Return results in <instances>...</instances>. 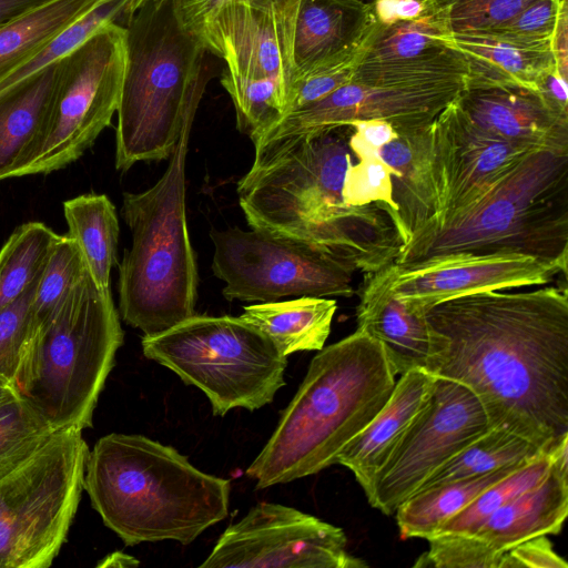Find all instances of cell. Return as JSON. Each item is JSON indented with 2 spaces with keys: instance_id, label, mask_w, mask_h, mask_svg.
Listing matches in <instances>:
<instances>
[{
  "instance_id": "20",
  "label": "cell",
  "mask_w": 568,
  "mask_h": 568,
  "mask_svg": "<svg viewBox=\"0 0 568 568\" xmlns=\"http://www.w3.org/2000/svg\"><path fill=\"white\" fill-rule=\"evenodd\" d=\"M456 102L474 123L503 140L534 150H568V119L532 89L465 80Z\"/></svg>"
},
{
  "instance_id": "26",
  "label": "cell",
  "mask_w": 568,
  "mask_h": 568,
  "mask_svg": "<svg viewBox=\"0 0 568 568\" xmlns=\"http://www.w3.org/2000/svg\"><path fill=\"white\" fill-rule=\"evenodd\" d=\"M465 58V80L520 85L536 91L540 77L555 65L548 43H523L487 33L444 34Z\"/></svg>"
},
{
  "instance_id": "14",
  "label": "cell",
  "mask_w": 568,
  "mask_h": 568,
  "mask_svg": "<svg viewBox=\"0 0 568 568\" xmlns=\"http://www.w3.org/2000/svg\"><path fill=\"white\" fill-rule=\"evenodd\" d=\"M339 527L296 508L262 501L217 539L201 568H363Z\"/></svg>"
},
{
  "instance_id": "3",
  "label": "cell",
  "mask_w": 568,
  "mask_h": 568,
  "mask_svg": "<svg viewBox=\"0 0 568 568\" xmlns=\"http://www.w3.org/2000/svg\"><path fill=\"white\" fill-rule=\"evenodd\" d=\"M395 376L382 344L358 328L323 347L245 475L264 489L336 464L388 400Z\"/></svg>"
},
{
  "instance_id": "42",
  "label": "cell",
  "mask_w": 568,
  "mask_h": 568,
  "mask_svg": "<svg viewBox=\"0 0 568 568\" xmlns=\"http://www.w3.org/2000/svg\"><path fill=\"white\" fill-rule=\"evenodd\" d=\"M567 568L546 536H537L510 548L503 556L501 568Z\"/></svg>"
},
{
  "instance_id": "50",
  "label": "cell",
  "mask_w": 568,
  "mask_h": 568,
  "mask_svg": "<svg viewBox=\"0 0 568 568\" xmlns=\"http://www.w3.org/2000/svg\"><path fill=\"white\" fill-rule=\"evenodd\" d=\"M16 395L17 393L11 382L6 377L0 376V404Z\"/></svg>"
},
{
  "instance_id": "4",
  "label": "cell",
  "mask_w": 568,
  "mask_h": 568,
  "mask_svg": "<svg viewBox=\"0 0 568 568\" xmlns=\"http://www.w3.org/2000/svg\"><path fill=\"white\" fill-rule=\"evenodd\" d=\"M83 489L126 546L187 545L226 518L231 484L197 469L172 446L112 433L89 450Z\"/></svg>"
},
{
  "instance_id": "38",
  "label": "cell",
  "mask_w": 568,
  "mask_h": 568,
  "mask_svg": "<svg viewBox=\"0 0 568 568\" xmlns=\"http://www.w3.org/2000/svg\"><path fill=\"white\" fill-rule=\"evenodd\" d=\"M429 548L414 567L501 568L503 556L475 535L447 534L427 539Z\"/></svg>"
},
{
  "instance_id": "2",
  "label": "cell",
  "mask_w": 568,
  "mask_h": 568,
  "mask_svg": "<svg viewBox=\"0 0 568 568\" xmlns=\"http://www.w3.org/2000/svg\"><path fill=\"white\" fill-rule=\"evenodd\" d=\"M352 131L342 125L255 146L236 191L252 229L303 242L351 273L369 274L394 263L404 241L385 206L344 200Z\"/></svg>"
},
{
  "instance_id": "34",
  "label": "cell",
  "mask_w": 568,
  "mask_h": 568,
  "mask_svg": "<svg viewBox=\"0 0 568 568\" xmlns=\"http://www.w3.org/2000/svg\"><path fill=\"white\" fill-rule=\"evenodd\" d=\"M24 398L16 395L0 404V477L37 453L55 432Z\"/></svg>"
},
{
  "instance_id": "40",
  "label": "cell",
  "mask_w": 568,
  "mask_h": 568,
  "mask_svg": "<svg viewBox=\"0 0 568 568\" xmlns=\"http://www.w3.org/2000/svg\"><path fill=\"white\" fill-rule=\"evenodd\" d=\"M561 2L562 0H536L498 28L477 33H487L523 43H548Z\"/></svg>"
},
{
  "instance_id": "23",
  "label": "cell",
  "mask_w": 568,
  "mask_h": 568,
  "mask_svg": "<svg viewBox=\"0 0 568 568\" xmlns=\"http://www.w3.org/2000/svg\"><path fill=\"white\" fill-rule=\"evenodd\" d=\"M436 376L425 368L400 375L376 416L338 454L336 464L347 467L367 496L409 426L426 405Z\"/></svg>"
},
{
  "instance_id": "22",
  "label": "cell",
  "mask_w": 568,
  "mask_h": 568,
  "mask_svg": "<svg viewBox=\"0 0 568 568\" xmlns=\"http://www.w3.org/2000/svg\"><path fill=\"white\" fill-rule=\"evenodd\" d=\"M568 436L554 449L548 474L499 507L474 534L504 555L537 536L556 535L568 514Z\"/></svg>"
},
{
  "instance_id": "48",
  "label": "cell",
  "mask_w": 568,
  "mask_h": 568,
  "mask_svg": "<svg viewBox=\"0 0 568 568\" xmlns=\"http://www.w3.org/2000/svg\"><path fill=\"white\" fill-rule=\"evenodd\" d=\"M50 0H0V24Z\"/></svg>"
},
{
  "instance_id": "47",
  "label": "cell",
  "mask_w": 568,
  "mask_h": 568,
  "mask_svg": "<svg viewBox=\"0 0 568 568\" xmlns=\"http://www.w3.org/2000/svg\"><path fill=\"white\" fill-rule=\"evenodd\" d=\"M254 3L275 12L286 36L293 42L295 20L300 0H252Z\"/></svg>"
},
{
  "instance_id": "36",
  "label": "cell",
  "mask_w": 568,
  "mask_h": 568,
  "mask_svg": "<svg viewBox=\"0 0 568 568\" xmlns=\"http://www.w3.org/2000/svg\"><path fill=\"white\" fill-rule=\"evenodd\" d=\"M428 14L446 34L498 28L536 0H423Z\"/></svg>"
},
{
  "instance_id": "18",
  "label": "cell",
  "mask_w": 568,
  "mask_h": 568,
  "mask_svg": "<svg viewBox=\"0 0 568 568\" xmlns=\"http://www.w3.org/2000/svg\"><path fill=\"white\" fill-rule=\"evenodd\" d=\"M444 34L426 13L393 24L377 21L352 81L394 87L465 80L467 62Z\"/></svg>"
},
{
  "instance_id": "9",
  "label": "cell",
  "mask_w": 568,
  "mask_h": 568,
  "mask_svg": "<svg viewBox=\"0 0 568 568\" xmlns=\"http://www.w3.org/2000/svg\"><path fill=\"white\" fill-rule=\"evenodd\" d=\"M142 351L202 390L215 416L234 408L260 409L285 385L287 356L240 316L194 314L164 332L144 335Z\"/></svg>"
},
{
  "instance_id": "11",
  "label": "cell",
  "mask_w": 568,
  "mask_h": 568,
  "mask_svg": "<svg viewBox=\"0 0 568 568\" xmlns=\"http://www.w3.org/2000/svg\"><path fill=\"white\" fill-rule=\"evenodd\" d=\"M126 65V31L98 29L60 60V74L40 146L21 176L49 174L75 162L111 124Z\"/></svg>"
},
{
  "instance_id": "19",
  "label": "cell",
  "mask_w": 568,
  "mask_h": 568,
  "mask_svg": "<svg viewBox=\"0 0 568 568\" xmlns=\"http://www.w3.org/2000/svg\"><path fill=\"white\" fill-rule=\"evenodd\" d=\"M200 39L226 63L223 73L246 81L293 83V42L275 12L252 0H225L206 21ZM287 103V102H286Z\"/></svg>"
},
{
  "instance_id": "27",
  "label": "cell",
  "mask_w": 568,
  "mask_h": 568,
  "mask_svg": "<svg viewBox=\"0 0 568 568\" xmlns=\"http://www.w3.org/2000/svg\"><path fill=\"white\" fill-rule=\"evenodd\" d=\"M337 308L333 298L300 296L245 306L240 315L264 332L281 353L321 351L331 333Z\"/></svg>"
},
{
  "instance_id": "35",
  "label": "cell",
  "mask_w": 568,
  "mask_h": 568,
  "mask_svg": "<svg viewBox=\"0 0 568 568\" xmlns=\"http://www.w3.org/2000/svg\"><path fill=\"white\" fill-rule=\"evenodd\" d=\"M87 272L84 257L75 241L68 234L59 235L37 284L30 331L57 310Z\"/></svg>"
},
{
  "instance_id": "44",
  "label": "cell",
  "mask_w": 568,
  "mask_h": 568,
  "mask_svg": "<svg viewBox=\"0 0 568 568\" xmlns=\"http://www.w3.org/2000/svg\"><path fill=\"white\" fill-rule=\"evenodd\" d=\"M225 0H174L176 18L181 26L200 38L206 21Z\"/></svg>"
},
{
  "instance_id": "24",
  "label": "cell",
  "mask_w": 568,
  "mask_h": 568,
  "mask_svg": "<svg viewBox=\"0 0 568 568\" xmlns=\"http://www.w3.org/2000/svg\"><path fill=\"white\" fill-rule=\"evenodd\" d=\"M60 60L0 91V181L21 176L40 146L58 85Z\"/></svg>"
},
{
  "instance_id": "37",
  "label": "cell",
  "mask_w": 568,
  "mask_h": 568,
  "mask_svg": "<svg viewBox=\"0 0 568 568\" xmlns=\"http://www.w3.org/2000/svg\"><path fill=\"white\" fill-rule=\"evenodd\" d=\"M357 162L346 172L343 196L348 205L377 203L392 214L402 237L400 224L393 201L392 175L387 166L371 151L354 150ZM403 240V239H402Z\"/></svg>"
},
{
  "instance_id": "12",
  "label": "cell",
  "mask_w": 568,
  "mask_h": 568,
  "mask_svg": "<svg viewBox=\"0 0 568 568\" xmlns=\"http://www.w3.org/2000/svg\"><path fill=\"white\" fill-rule=\"evenodd\" d=\"M212 271L229 301L275 302L284 297H351L352 274L343 265L291 237L262 230L212 229Z\"/></svg>"
},
{
  "instance_id": "46",
  "label": "cell",
  "mask_w": 568,
  "mask_h": 568,
  "mask_svg": "<svg viewBox=\"0 0 568 568\" xmlns=\"http://www.w3.org/2000/svg\"><path fill=\"white\" fill-rule=\"evenodd\" d=\"M550 49L557 70L568 78V0H562L550 38Z\"/></svg>"
},
{
  "instance_id": "28",
  "label": "cell",
  "mask_w": 568,
  "mask_h": 568,
  "mask_svg": "<svg viewBox=\"0 0 568 568\" xmlns=\"http://www.w3.org/2000/svg\"><path fill=\"white\" fill-rule=\"evenodd\" d=\"M104 0H50L0 24V82Z\"/></svg>"
},
{
  "instance_id": "25",
  "label": "cell",
  "mask_w": 568,
  "mask_h": 568,
  "mask_svg": "<svg viewBox=\"0 0 568 568\" xmlns=\"http://www.w3.org/2000/svg\"><path fill=\"white\" fill-rule=\"evenodd\" d=\"M359 288L357 328L382 344L394 373L426 368L429 332L425 313L410 310L389 292L365 283Z\"/></svg>"
},
{
  "instance_id": "5",
  "label": "cell",
  "mask_w": 568,
  "mask_h": 568,
  "mask_svg": "<svg viewBox=\"0 0 568 568\" xmlns=\"http://www.w3.org/2000/svg\"><path fill=\"white\" fill-rule=\"evenodd\" d=\"M126 65L115 130V168L170 159L194 119L206 48L179 22L174 0L150 1L124 24Z\"/></svg>"
},
{
  "instance_id": "41",
  "label": "cell",
  "mask_w": 568,
  "mask_h": 568,
  "mask_svg": "<svg viewBox=\"0 0 568 568\" xmlns=\"http://www.w3.org/2000/svg\"><path fill=\"white\" fill-rule=\"evenodd\" d=\"M364 50L351 59L325 65L295 79L288 93L285 115L298 108L325 98L351 82Z\"/></svg>"
},
{
  "instance_id": "1",
  "label": "cell",
  "mask_w": 568,
  "mask_h": 568,
  "mask_svg": "<svg viewBox=\"0 0 568 568\" xmlns=\"http://www.w3.org/2000/svg\"><path fill=\"white\" fill-rule=\"evenodd\" d=\"M426 371L466 385L490 425L552 450L568 436L567 286L480 291L425 311Z\"/></svg>"
},
{
  "instance_id": "45",
  "label": "cell",
  "mask_w": 568,
  "mask_h": 568,
  "mask_svg": "<svg viewBox=\"0 0 568 568\" xmlns=\"http://www.w3.org/2000/svg\"><path fill=\"white\" fill-rule=\"evenodd\" d=\"M372 7L376 20L382 24L415 20L425 10L423 0H375Z\"/></svg>"
},
{
  "instance_id": "30",
  "label": "cell",
  "mask_w": 568,
  "mask_h": 568,
  "mask_svg": "<svg viewBox=\"0 0 568 568\" xmlns=\"http://www.w3.org/2000/svg\"><path fill=\"white\" fill-rule=\"evenodd\" d=\"M526 463L416 491L404 500L395 511L400 535L405 538L418 537L427 540L446 520L465 508L480 491Z\"/></svg>"
},
{
  "instance_id": "32",
  "label": "cell",
  "mask_w": 568,
  "mask_h": 568,
  "mask_svg": "<svg viewBox=\"0 0 568 568\" xmlns=\"http://www.w3.org/2000/svg\"><path fill=\"white\" fill-rule=\"evenodd\" d=\"M59 234L41 222L18 226L0 250V310L40 276Z\"/></svg>"
},
{
  "instance_id": "16",
  "label": "cell",
  "mask_w": 568,
  "mask_h": 568,
  "mask_svg": "<svg viewBox=\"0 0 568 568\" xmlns=\"http://www.w3.org/2000/svg\"><path fill=\"white\" fill-rule=\"evenodd\" d=\"M567 264L518 254H447L396 264L365 274L364 282L389 292L410 310L430 306L480 291L510 290L549 284L567 274Z\"/></svg>"
},
{
  "instance_id": "13",
  "label": "cell",
  "mask_w": 568,
  "mask_h": 568,
  "mask_svg": "<svg viewBox=\"0 0 568 568\" xmlns=\"http://www.w3.org/2000/svg\"><path fill=\"white\" fill-rule=\"evenodd\" d=\"M491 427L476 394L436 376L433 392L378 473L366 496L372 507L394 515L437 468Z\"/></svg>"
},
{
  "instance_id": "33",
  "label": "cell",
  "mask_w": 568,
  "mask_h": 568,
  "mask_svg": "<svg viewBox=\"0 0 568 568\" xmlns=\"http://www.w3.org/2000/svg\"><path fill=\"white\" fill-rule=\"evenodd\" d=\"M554 449L485 488L465 508L446 520L432 537L447 534L474 535L499 507L542 480L551 467Z\"/></svg>"
},
{
  "instance_id": "7",
  "label": "cell",
  "mask_w": 568,
  "mask_h": 568,
  "mask_svg": "<svg viewBox=\"0 0 568 568\" xmlns=\"http://www.w3.org/2000/svg\"><path fill=\"white\" fill-rule=\"evenodd\" d=\"M123 335L110 290H101L88 271L29 332L11 382L17 395L57 430L92 427Z\"/></svg>"
},
{
  "instance_id": "15",
  "label": "cell",
  "mask_w": 568,
  "mask_h": 568,
  "mask_svg": "<svg viewBox=\"0 0 568 568\" xmlns=\"http://www.w3.org/2000/svg\"><path fill=\"white\" fill-rule=\"evenodd\" d=\"M531 151L486 132L455 100L430 124V217L422 227L474 205Z\"/></svg>"
},
{
  "instance_id": "29",
  "label": "cell",
  "mask_w": 568,
  "mask_h": 568,
  "mask_svg": "<svg viewBox=\"0 0 568 568\" xmlns=\"http://www.w3.org/2000/svg\"><path fill=\"white\" fill-rule=\"evenodd\" d=\"M68 235L79 246L89 273L101 290H110L120 235L115 206L105 194H82L63 202Z\"/></svg>"
},
{
  "instance_id": "51",
  "label": "cell",
  "mask_w": 568,
  "mask_h": 568,
  "mask_svg": "<svg viewBox=\"0 0 568 568\" xmlns=\"http://www.w3.org/2000/svg\"><path fill=\"white\" fill-rule=\"evenodd\" d=\"M150 1H158V0H125L126 2V9H125V22L130 19V17L142 6ZM124 27V26H123Z\"/></svg>"
},
{
  "instance_id": "52",
  "label": "cell",
  "mask_w": 568,
  "mask_h": 568,
  "mask_svg": "<svg viewBox=\"0 0 568 568\" xmlns=\"http://www.w3.org/2000/svg\"><path fill=\"white\" fill-rule=\"evenodd\" d=\"M363 3L372 4L375 0H358Z\"/></svg>"
},
{
  "instance_id": "49",
  "label": "cell",
  "mask_w": 568,
  "mask_h": 568,
  "mask_svg": "<svg viewBox=\"0 0 568 568\" xmlns=\"http://www.w3.org/2000/svg\"><path fill=\"white\" fill-rule=\"evenodd\" d=\"M136 565H139V561L134 557L120 551H115L110 554L100 564H98V567H129Z\"/></svg>"
},
{
  "instance_id": "39",
  "label": "cell",
  "mask_w": 568,
  "mask_h": 568,
  "mask_svg": "<svg viewBox=\"0 0 568 568\" xmlns=\"http://www.w3.org/2000/svg\"><path fill=\"white\" fill-rule=\"evenodd\" d=\"M39 278L0 310V376L10 382L16 375L21 348L30 332L31 308Z\"/></svg>"
},
{
  "instance_id": "31",
  "label": "cell",
  "mask_w": 568,
  "mask_h": 568,
  "mask_svg": "<svg viewBox=\"0 0 568 568\" xmlns=\"http://www.w3.org/2000/svg\"><path fill=\"white\" fill-rule=\"evenodd\" d=\"M547 452L549 450L526 437L491 426L430 474L416 491L457 479L490 474L529 462Z\"/></svg>"
},
{
  "instance_id": "10",
  "label": "cell",
  "mask_w": 568,
  "mask_h": 568,
  "mask_svg": "<svg viewBox=\"0 0 568 568\" xmlns=\"http://www.w3.org/2000/svg\"><path fill=\"white\" fill-rule=\"evenodd\" d=\"M88 454L81 429H59L0 477V568L52 565L81 500Z\"/></svg>"
},
{
  "instance_id": "43",
  "label": "cell",
  "mask_w": 568,
  "mask_h": 568,
  "mask_svg": "<svg viewBox=\"0 0 568 568\" xmlns=\"http://www.w3.org/2000/svg\"><path fill=\"white\" fill-rule=\"evenodd\" d=\"M568 78L561 75L556 65L545 72L536 84V91L558 115L568 119Z\"/></svg>"
},
{
  "instance_id": "17",
  "label": "cell",
  "mask_w": 568,
  "mask_h": 568,
  "mask_svg": "<svg viewBox=\"0 0 568 568\" xmlns=\"http://www.w3.org/2000/svg\"><path fill=\"white\" fill-rule=\"evenodd\" d=\"M464 84L465 80L394 87L351 81L325 98L287 113L254 146L315 134L358 120H384L397 132L424 129L458 98Z\"/></svg>"
},
{
  "instance_id": "6",
  "label": "cell",
  "mask_w": 568,
  "mask_h": 568,
  "mask_svg": "<svg viewBox=\"0 0 568 568\" xmlns=\"http://www.w3.org/2000/svg\"><path fill=\"white\" fill-rule=\"evenodd\" d=\"M456 253L568 263V150L529 152L474 205L413 233L394 263Z\"/></svg>"
},
{
  "instance_id": "8",
  "label": "cell",
  "mask_w": 568,
  "mask_h": 568,
  "mask_svg": "<svg viewBox=\"0 0 568 568\" xmlns=\"http://www.w3.org/2000/svg\"><path fill=\"white\" fill-rule=\"evenodd\" d=\"M189 121L159 181L123 193L122 216L132 234L119 266V312L145 336L195 314L199 274L185 213Z\"/></svg>"
},
{
  "instance_id": "21",
  "label": "cell",
  "mask_w": 568,
  "mask_h": 568,
  "mask_svg": "<svg viewBox=\"0 0 568 568\" xmlns=\"http://www.w3.org/2000/svg\"><path fill=\"white\" fill-rule=\"evenodd\" d=\"M377 24L358 0H300L293 38V81L359 54Z\"/></svg>"
}]
</instances>
